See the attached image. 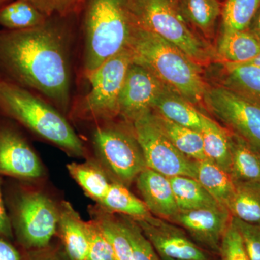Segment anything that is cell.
Wrapping results in <instances>:
<instances>
[{
  "mask_svg": "<svg viewBox=\"0 0 260 260\" xmlns=\"http://www.w3.org/2000/svg\"><path fill=\"white\" fill-rule=\"evenodd\" d=\"M153 111L176 124L201 132L202 113L172 88H168L158 98Z\"/></svg>",
  "mask_w": 260,
  "mask_h": 260,
  "instance_id": "d6986e66",
  "label": "cell"
},
{
  "mask_svg": "<svg viewBox=\"0 0 260 260\" xmlns=\"http://www.w3.org/2000/svg\"><path fill=\"white\" fill-rule=\"evenodd\" d=\"M260 6V0H226L222 10L223 32L247 29Z\"/></svg>",
  "mask_w": 260,
  "mask_h": 260,
  "instance_id": "4dcf8cb0",
  "label": "cell"
},
{
  "mask_svg": "<svg viewBox=\"0 0 260 260\" xmlns=\"http://www.w3.org/2000/svg\"><path fill=\"white\" fill-rule=\"evenodd\" d=\"M235 190L228 210L234 218L260 225V183H234Z\"/></svg>",
  "mask_w": 260,
  "mask_h": 260,
  "instance_id": "f1b7e54d",
  "label": "cell"
},
{
  "mask_svg": "<svg viewBox=\"0 0 260 260\" xmlns=\"http://www.w3.org/2000/svg\"><path fill=\"white\" fill-rule=\"evenodd\" d=\"M232 222L240 234L244 249L250 260H260V225L246 223L232 217Z\"/></svg>",
  "mask_w": 260,
  "mask_h": 260,
  "instance_id": "d590c367",
  "label": "cell"
},
{
  "mask_svg": "<svg viewBox=\"0 0 260 260\" xmlns=\"http://www.w3.org/2000/svg\"><path fill=\"white\" fill-rule=\"evenodd\" d=\"M67 169L87 196L101 204L112 181L102 166L93 161L74 162L68 164Z\"/></svg>",
  "mask_w": 260,
  "mask_h": 260,
  "instance_id": "cb8c5ba5",
  "label": "cell"
},
{
  "mask_svg": "<svg viewBox=\"0 0 260 260\" xmlns=\"http://www.w3.org/2000/svg\"><path fill=\"white\" fill-rule=\"evenodd\" d=\"M137 187L153 216L171 221L179 213L169 177L146 168L136 179Z\"/></svg>",
  "mask_w": 260,
  "mask_h": 260,
  "instance_id": "9a60e30c",
  "label": "cell"
},
{
  "mask_svg": "<svg viewBox=\"0 0 260 260\" xmlns=\"http://www.w3.org/2000/svg\"><path fill=\"white\" fill-rule=\"evenodd\" d=\"M0 116L23 126L70 156L85 155L83 141L66 116L30 90L0 80Z\"/></svg>",
  "mask_w": 260,
  "mask_h": 260,
  "instance_id": "3957f363",
  "label": "cell"
},
{
  "mask_svg": "<svg viewBox=\"0 0 260 260\" xmlns=\"http://www.w3.org/2000/svg\"><path fill=\"white\" fill-rule=\"evenodd\" d=\"M256 28H257V32L256 34H257L260 37V14L258 17L257 22H256Z\"/></svg>",
  "mask_w": 260,
  "mask_h": 260,
  "instance_id": "ab89813d",
  "label": "cell"
},
{
  "mask_svg": "<svg viewBox=\"0 0 260 260\" xmlns=\"http://www.w3.org/2000/svg\"><path fill=\"white\" fill-rule=\"evenodd\" d=\"M3 185V179L0 177V237L6 238L11 240L14 238V233H13L9 213L5 205Z\"/></svg>",
  "mask_w": 260,
  "mask_h": 260,
  "instance_id": "8d00e7d4",
  "label": "cell"
},
{
  "mask_svg": "<svg viewBox=\"0 0 260 260\" xmlns=\"http://www.w3.org/2000/svg\"><path fill=\"white\" fill-rule=\"evenodd\" d=\"M132 23L157 34L180 49L200 66L213 55L208 45L191 31L173 0H124Z\"/></svg>",
  "mask_w": 260,
  "mask_h": 260,
  "instance_id": "8992f818",
  "label": "cell"
},
{
  "mask_svg": "<svg viewBox=\"0 0 260 260\" xmlns=\"http://www.w3.org/2000/svg\"><path fill=\"white\" fill-rule=\"evenodd\" d=\"M202 128L204 152L207 160L218 165L229 173L232 160V133L226 127L220 126L203 113Z\"/></svg>",
  "mask_w": 260,
  "mask_h": 260,
  "instance_id": "ac0fdd59",
  "label": "cell"
},
{
  "mask_svg": "<svg viewBox=\"0 0 260 260\" xmlns=\"http://www.w3.org/2000/svg\"><path fill=\"white\" fill-rule=\"evenodd\" d=\"M152 114L162 133L181 153L194 161L207 160L201 133L176 124L153 111Z\"/></svg>",
  "mask_w": 260,
  "mask_h": 260,
  "instance_id": "44dd1931",
  "label": "cell"
},
{
  "mask_svg": "<svg viewBox=\"0 0 260 260\" xmlns=\"http://www.w3.org/2000/svg\"><path fill=\"white\" fill-rule=\"evenodd\" d=\"M173 1H174V2H175V1H177V0H173Z\"/></svg>",
  "mask_w": 260,
  "mask_h": 260,
  "instance_id": "b9f144b4",
  "label": "cell"
},
{
  "mask_svg": "<svg viewBox=\"0 0 260 260\" xmlns=\"http://www.w3.org/2000/svg\"><path fill=\"white\" fill-rule=\"evenodd\" d=\"M218 251L220 260H250L232 220L223 235Z\"/></svg>",
  "mask_w": 260,
  "mask_h": 260,
  "instance_id": "e575fe53",
  "label": "cell"
},
{
  "mask_svg": "<svg viewBox=\"0 0 260 260\" xmlns=\"http://www.w3.org/2000/svg\"><path fill=\"white\" fill-rule=\"evenodd\" d=\"M58 229L70 259L88 260V239L85 221L69 202H62L59 206Z\"/></svg>",
  "mask_w": 260,
  "mask_h": 260,
  "instance_id": "2e32d148",
  "label": "cell"
},
{
  "mask_svg": "<svg viewBox=\"0 0 260 260\" xmlns=\"http://www.w3.org/2000/svg\"><path fill=\"white\" fill-rule=\"evenodd\" d=\"M90 215L96 222L101 230L112 246L116 260H132L133 248L125 227L121 218L118 219L111 212L102 206L90 208Z\"/></svg>",
  "mask_w": 260,
  "mask_h": 260,
  "instance_id": "7402d4cb",
  "label": "cell"
},
{
  "mask_svg": "<svg viewBox=\"0 0 260 260\" xmlns=\"http://www.w3.org/2000/svg\"><path fill=\"white\" fill-rule=\"evenodd\" d=\"M168 88L151 72L132 62L119 95V116L132 124L153 111L155 102Z\"/></svg>",
  "mask_w": 260,
  "mask_h": 260,
  "instance_id": "7c38bea8",
  "label": "cell"
},
{
  "mask_svg": "<svg viewBox=\"0 0 260 260\" xmlns=\"http://www.w3.org/2000/svg\"><path fill=\"white\" fill-rule=\"evenodd\" d=\"M133 248L132 260H160L156 251L134 219L124 215L121 218Z\"/></svg>",
  "mask_w": 260,
  "mask_h": 260,
  "instance_id": "d6a6232c",
  "label": "cell"
},
{
  "mask_svg": "<svg viewBox=\"0 0 260 260\" xmlns=\"http://www.w3.org/2000/svg\"><path fill=\"white\" fill-rule=\"evenodd\" d=\"M44 174L37 154L13 121L0 119V177L34 181Z\"/></svg>",
  "mask_w": 260,
  "mask_h": 260,
  "instance_id": "8fae6325",
  "label": "cell"
},
{
  "mask_svg": "<svg viewBox=\"0 0 260 260\" xmlns=\"http://www.w3.org/2000/svg\"><path fill=\"white\" fill-rule=\"evenodd\" d=\"M53 17L26 30H0V80L37 94L65 116L72 101L75 32Z\"/></svg>",
  "mask_w": 260,
  "mask_h": 260,
  "instance_id": "6da1fadb",
  "label": "cell"
},
{
  "mask_svg": "<svg viewBox=\"0 0 260 260\" xmlns=\"http://www.w3.org/2000/svg\"><path fill=\"white\" fill-rule=\"evenodd\" d=\"M224 86L260 103V67L250 63H223Z\"/></svg>",
  "mask_w": 260,
  "mask_h": 260,
  "instance_id": "484cf974",
  "label": "cell"
},
{
  "mask_svg": "<svg viewBox=\"0 0 260 260\" xmlns=\"http://www.w3.org/2000/svg\"><path fill=\"white\" fill-rule=\"evenodd\" d=\"M135 220L160 259L208 260L199 246L169 220L152 215Z\"/></svg>",
  "mask_w": 260,
  "mask_h": 260,
  "instance_id": "4fadbf2b",
  "label": "cell"
},
{
  "mask_svg": "<svg viewBox=\"0 0 260 260\" xmlns=\"http://www.w3.org/2000/svg\"><path fill=\"white\" fill-rule=\"evenodd\" d=\"M160 260H180V259H160Z\"/></svg>",
  "mask_w": 260,
  "mask_h": 260,
  "instance_id": "60d3db41",
  "label": "cell"
},
{
  "mask_svg": "<svg viewBox=\"0 0 260 260\" xmlns=\"http://www.w3.org/2000/svg\"><path fill=\"white\" fill-rule=\"evenodd\" d=\"M13 0H0V6ZM34 5L47 18H69L79 15L85 0H25Z\"/></svg>",
  "mask_w": 260,
  "mask_h": 260,
  "instance_id": "1f68e13d",
  "label": "cell"
},
{
  "mask_svg": "<svg viewBox=\"0 0 260 260\" xmlns=\"http://www.w3.org/2000/svg\"><path fill=\"white\" fill-rule=\"evenodd\" d=\"M14 237L25 249L49 245L58 229L59 207L44 193L20 186L7 198Z\"/></svg>",
  "mask_w": 260,
  "mask_h": 260,
  "instance_id": "52a82bcc",
  "label": "cell"
},
{
  "mask_svg": "<svg viewBox=\"0 0 260 260\" xmlns=\"http://www.w3.org/2000/svg\"><path fill=\"white\" fill-rule=\"evenodd\" d=\"M232 216L223 207L202 208L191 210H179L171 222L187 231L197 242L219 251L220 243Z\"/></svg>",
  "mask_w": 260,
  "mask_h": 260,
  "instance_id": "5bb4252c",
  "label": "cell"
},
{
  "mask_svg": "<svg viewBox=\"0 0 260 260\" xmlns=\"http://www.w3.org/2000/svg\"><path fill=\"white\" fill-rule=\"evenodd\" d=\"M132 62L126 47L87 77L88 90L73 98L68 115L70 119L95 124L119 116V95Z\"/></svg>",
  "mask_w": 260,
  "mask_h": 260,
  "instance_id": "5b68a950",
  "label": "cell"
},
{
  "mask_svg": "<svg viewBox=\"0 0 260 260\" xmlns=\"http://www.w3.org/2000/svg\"><path fill=\"white\" fill-rule=\"evenodd\" d=\"M260 54V37L246 30L223 32L218 41L217 57L222 63L247 62Z\"/></svg>",
  "mask_w": 260,
  "mask_h": 260,
  "instance_id": "e0dca14e",
  "label": "cell"
},
{
  "mask_svg": "<svg viewBox=\"0 0 260 260\" xmlns=\"http://www.w3.org/2000/svg\"><path fill=\"white\" fill-rule=\"evenodd\" d=\"M147 168L167 177L196 178L197 162L175 148L154 120L151 112L132 123Z\"/></svg>",
  "mask_w": 260,
  "mask_h": 260,
  "instance_id": "9c48e42d",
  "label": "cell"
},
{
  "mask_svg": "<svg viewBox=\"0 0 260 260\" xmlns=\"http://www.w3.org/2000/svg\"><path fill=\"white\" fill-rule=\"evenodd\" d=\"M49 18L25 0H13L0 6V26L5 30L36 28L45 23Z\"/></svg>",
  "mask_w": 260,
  "mask_h": 260,
  "instance_id": "4316f807",
  "label": "cell"
},
{
  "mask_svg": "<svg viewBox=\"0 0 260 260\" xmlns=\"http://www.w3.org/2000/svg\"><path fill=\"white\" fill-rule=\"evenodd\" d=\"M183 10L191 23L205 37H213L221 12L218 0H183Z\"/></svg>",
  "mask_w": 260,
  "mask_h": 260,
  "instance_id": "f546056e",
  "label": "cell"
},
{
  "mask_svg": "<svg viewBox=\"0 0 260 260\" xmlns=\"http://www.w3.org/2000/svg\"><path fill=\"white\" fill-rule=\"evenodd\" d=\"M203 103L227 129L260 151V103L225 86L207 88Z\"/></svg>",
  "mask_w": 260,
  "mask_h": 260,
  "instance_id": "30bf717a",
  "label": "cell"
},
{
  "mask_svg": "<svg viewBox=\"0 0 260 260\" xmlns=\"http://www.w3.org/2000/svg\"><path fill=\"white\" fill-rule=\"evenodd\" d=\"M91 141L98 160L116 181L126 186L146 169L144 155L129 122L95 124Z\"/></svg>",
  "mask_w": 260,
  "mask_h": 260,
  "instance_id": "ba28073f",
  "label": "cell"
},
{
  "mask_svg": "<svg viewBox=\"0 0 260 260\" xmlns=\"http://www.w3.org/2000/svg\"><path fill=\"white\" fill-rule=\"evenodd\" d=\"M126 47L133 63L146 68L193 105L203 102L208 87L202 75V67L180 49L157 34L133 25Z\"/></svg>",
  "mask_w": 260,
  "mask_h": 260,
  "instance_id": "7a4b0ae2",
  "label": "cell"
},
{
  "mask_svg": "<svg viewBox=\"0 0 260 260\" xmlns=\"http://www.w3.org/2000/svg\"><path fill=\"white\" fill-rule=\"evenodd\" d=\"M231 177L234 183H260V151L232 133Z\"/></svg>",
  "mask_w": 260,
  "mask_h": 260,
  "instance_id": "ffe728a7",
  "label": "cell"
},
{
  "mask_svg": "<svg viewBox=\"0 0 260 260\" xmlns=\"http://www.w3.org/2000/svg\"><path fill=\"white\" fill-rule=\"evenodd\" d=\"M169 179L179 210L223 207L196 179L186 176H176Z\"/></svg>",
  "mask_w": 260,
  "mask_h": 260,
  "instance_id": "d4e9b609",
  "label": "cell"
},
{
  "mask_svg": "<svg viewBox=\"0 0 260 260\" xmlns=\"http://www.w3.org/2000/svg\"><path fill=\"white\" fill-rule=\"evenodd\" d=\"M10 240L0 237V260H22L20 251Z\"/></svg>",
  "mask_w": 260,
  "mask_h": 260,
  "instance_id": "74e56055",
  "label": "cell"
},
{
  "mask_svg": "<svg viewBox=\"0 0 260 260\" xmlns=\"http://www.w3.org/2000/svg\"><path fill=\"white\" fill-rule=\"evenodd\" d=\"M244 63H250V64L256 65V66L260 67V54L257 56H256L254 59H251V61H247V62Z\"/></svg>",
  "mask_w": 260,
  "mask_h": 260,
  "instance_id": "f35d334b",
  "label": "cell"
},
{
  "mask_svg": "<svg viewBox=\"0 0 260 260\" xmlns=\"http://www.w3.org/2000/svg\"><path fill=\"white\" fill-rule=\"evenodd\" d=\"M81 75L85 79L126 47L133 23L124 0H85Z\"/></svg>",
  "mask_w": 260,
  "mask_h": 260,
  "instance_id": "277c9868",
  "label": "cell"
},
{
  "mask_svg": "<svg viewBox=\"0 0 260 260\" xmlns=\"http://www.w3.org/2000/svg\"><path fill=\"white\" fill-rule=\"evenodd\" d=\"M112 213H118L140 220L151 215L143 200L137 198L119 181L112 180L110 187L101 204H98Z\"/></svg>",
  "mask_w": 260,
  "mask_h": 260,
  "instance_id": "83f0119b",
  "label": "cell"
},
{
  "mask_svg": "<svg viewBox=\"0 0 260 260\" xmlns=\"http://www.w3.org/2000/svg\"><path fill=\"white\" fill-rule=\"evenodd\" d=\"M217 203L227 208L235 184L230 174L209 160L197 162L196 178Z\"/></svg>",
  "mask_w": 260,
  "mask_h": 260,
  "instance_id": "603a6c76",
  "label": "cell"
},
{
  "mask_svg": "<svg viewBox=\"0 0 260 260\" xmlns=\"http://www.w3.org/2000/svg\"><path fill=\"white\" fill-rule=\"evenodd\" d=\"M88 239V260H116L109 242L93 219L85 221Z\"/></svg>",
  "mask_w": 260,
  "mask_h": 260,
  "instance_id": "836d02e7",
  "label": "cell"
}]
</instances>
